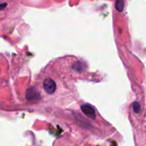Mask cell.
Segmentation results:
<instances>
[{"label":"cell","mask_w":146,"mask_h":146,"mask_svg":"<svg viewBox=\"0 0 146 146\" xmlns=\"http://www.w3.org/2000/svg\"><path fill=\"white\" fill-rule=\"evenodd\" d=\"M115 5H116V7L118 9V7H120L121 9H122L123 7V0H116Z\"/></svg>","instance_id":"cell-1"}]
</instances>
